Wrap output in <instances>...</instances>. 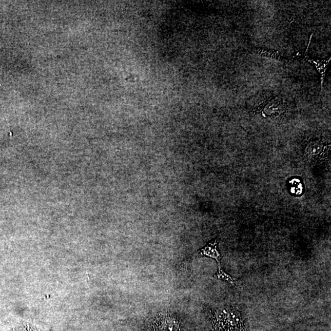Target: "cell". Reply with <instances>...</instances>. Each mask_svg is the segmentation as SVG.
I'll return each instance as SVG.
<instances>
[{
	"instance_id": "obj_3",
	"label": "cell",
	"mask_w": 331,
	"mask_h": 331,
	"mask_svg": "<svg viewBox=\"0 0 331 331\" xmlns=\"http://www.w3.org/2000/svg\"><path fill=\"white\" fill-rule=\"evenodd\" d=\"M330 146L318 141H311L304 151L305 159L310 162L317 163L325 160L329 152Z\"/></svg>"
},
{
	"instance_id": "obj_6",
	"label": "cell",
	"mask_w": 331,
	"mask_h": 331,
	"mask_svg": "<svg viewBox=\"0 0 331 331\" xmlns=\"http://www.w3.org/2000/svg\"><path fill=\"white\" fill-rule=\"evenodd\" d=\"M308 62H310V64L315 66V67L318 69V72H320L321 74V88L323 87V82L324 77H325V72L327 68V66L329 64V61H330V58L329 59L326 60V61H315V60H312L310 59H307Z\"/></svg>"
},
{
	"instance_id": "obj_1",
	"label": "cell",
	"mask_w": 331,
	"mask_h": 331,
	"mask_svg": "<svg viewBox=\"0 0 331 331\" xmlns=\"http://www.w3.org/2000/svg\"><path fill=\"white\" fill-rule=\"evenodd\" d=\"M213 331H245L241 311L232 307L207 309Z\"/></svg>"
},
{
	"instance_id": "obj_5",
	"label": "cell",
	"mask_w": 331,
	"mask_h": 331,
	"mask_svg": "<svg viewBox=\"0 0 331 331\" xmlns=\"http://www.w3.org/2000/svg\"><path fill=\"white\" fill-rule=\"evenodd\" d=\"M285 111V107L280 101L274 100L265 107L264 112L266 115L277 116L281 114Z\"/></svg>"
},
{
	"instance_id": "obj_2",
	"label": "cell",
	"mask_w": 331,
	"mask_h": 331,
	"mask_svg": "<svg viewBox=\"0 0 331 331\" xmlns=\"http://www.w3.org/2000/svg\"><path fill=\"white\" fill-rule=\"evenodd\" d=\"M147 331H182L179 318L171 311H161L147 323Z\"/></svg>"
},
{
	"instance_id": "obj_4",
	"label": "cell",
	"mask_w": 331,
	"mask_h": 331,
	"mask_svg": "<svg viewBox=\"0 0 331 331\" xmlns=\"http://www.w3.org/2000/svg\"><path fill=\"white\" fill-rule=\"evenodd\" d=\"M200 257H206L215 260L218 264L219 267L221 266L222 255L219 250V242L218 239H213L207 243L204 247L201 248L198 252Z\"/></svg>"
},
{
	"instance_id": "obj_7",
	"label": "cell",
	"mask_w": 331,
	"mask_h": 331,
	"mask_svg": "<svg viewBox=\"0 0 331 331\" xmlns=\"http://www.w3.org/2000/svg\"><path fill=\"white\" fill-rule=\"evenodd\" d=\"M215 277L216 278L223 280L224 282L227 283H231V284H234L236 283V280L233 279L232 277L228 275V274H226L225 271L223 270L222 267H219L218 270L215 274Z\"/></svg>"
}]
</instances>
